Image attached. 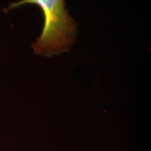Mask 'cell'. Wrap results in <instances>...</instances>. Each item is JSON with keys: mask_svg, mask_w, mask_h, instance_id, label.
Returning a JSON list of instances; mask_svg holds the SVG:
<instances>
[{"mask_svg": "<svg viewBox=\"0 0 151 151\" xmlns=\"http://www.w3.org/2000/svg\"><path fill=\"white\" fill-rule=\"evenodd\" d=\"M25 4L38 6L44 18L41 35L32 45L35 54L51 58L69 51L76 38L77 26L68 14L65 0H20L12 2L3 11L7 14Z\"/></svg>", "mask_w": 151, "mask_h": 151, "instance_id": "obj_1", "label": "cell"}]
</instances>
